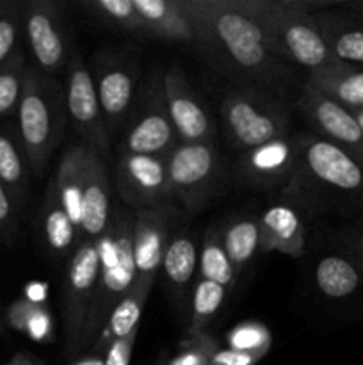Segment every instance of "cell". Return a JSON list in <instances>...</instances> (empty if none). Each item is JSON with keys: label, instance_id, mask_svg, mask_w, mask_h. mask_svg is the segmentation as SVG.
<instances>
[{"label": "cell", "instance_id": "cell-35", "mask_svg": "<svg viewBox=\"0 0 363 365\" xmlns=\"http://www.w3.org/2000/svg\"><path fill=\"white\" fill-rule=\"evenodd\" d=\"M228 346L237 351H269L270 335L262 324L248 323L235 327L228 335Z\"/></svg>", "mask_w": 363, "mask_h": 365}, {"label": "cell", "instance_id": "cell-9", "mask_svg": "<svg viewBox=\"0 0 363 365\" xmlns=\"http://www.w3.org/2000/svg\"><path fill=\"white\" fill-rule=\"evenodd\" d=\"M96 95L109 132L127 123L139 84V59L134 48H105L95 53L91 70Z\"/></svg>", "mask_w": 363, "mask_h": 365}, {"label": "cell", "instance_id": "cell-22", "mask_svg": "<svg viewBox=\"0 0 363 365\" xmlns=\"http://www.w3.org/2000/svg\"><path fill=\"white\" fill-rule=\"evenodd\" d=\"M308 84L345 109H363V70L345 63H333L308 71Z\"/></svg>", "mask_w": 363, "mask_h": 365}, {"label": "cell", "instance_id": "cell-25", "mask_svg": "<svg viewBox=\"0 0 363 365\" xmlns=\"http://www.w3.org/2000/svg\"><path fill=\"white\" fill-rule=\"evenodd\" d=\"M153 282L155 280L135 278L134 287L128 291V294L117 303L116 309L110 314L105 330H103L102 337L96 342L95 348H109L114 339L127 337L132 331L137 330L142 310H144L148 296L153 289Z\"/></svg>", "mask_w": 363, "mask_h": 365}, {"label": "cell", "instance_id": "cell-21", "mask_svg": "<svg viewBox=\"0 0 363 365\" xmlns=\"http://www.w3.org/2000/svg\"><path fill=\"white\" fill-rule=\"evenodd\" d=\"M134 4L144 21L148 38L196 45L194 27L180 0H134Z\"/></svg>", "mask_w": 363, "mask_h": 365}, {"label": "cell", "instance_id": "cell-30", "mask_svg": "<svg viewBox=\"0 0 363 365\" xmlns=\"http://www.w3.org/2000/svg\"><path fill=\"white\" fill-rule=\"evenodd\" d=\"M84 7L109 27L120 29L137 38H148L144 21L135 9L134 0H89Z\"/></svg>", "mask_w": 363, "mask_h": 365}, {"label": "cell", "instance_id": "cell-39", "mask_svg": "<svg viewBox=\"0 0 363 365\" xmlns=\"http://www.w3.org/2000/svg\"><path fill=\"white\" fill-rule=\"evenodd\" d=\"M265 351H237V349H224L214 355L210 365H256Z\"/></svg>", "mask_w": 363, "mask_h": 365}, {"label": "cell", "instance_id": "cell-7", "mask_svg": "<svg viewBox=\"0 0 363 365\" xmlns=\"http://www.w3.org/2000/svg\"><path fill=\"white\" fill-rule=\"evenodd\" d=\"M173 202L187 212L201 210L219 187L221 157L214 141L178 143L167 155Z\"/></svg>", "mask_w": 363, "mask_h": 365}, {"label": "cell", "instance_id": "cell-16", "mask_svg": "<svg viewBox=\"0 0 363 365\" xmlns=\"http://www.w3.org/2000/svg\"><path fill=\"white\" fill-rule=\"evenodd\" d=\"M178 217L174 202L134 212V260L137 278L155 280Z\"/></svg>", "mask_w": 363, "mask_h": 365}, {"label": "cell", "instance_id": "cell-3", "mask_svg": "<svg viewBox=\"0 0 363 365\" xmlns=\"http://www.w3.org/2000/svg\"><path fill=\"white\" fill-rule=\"evenodd\" d=\"M238 7L258 25L270 52L308 71L338 63L327 48L312 4L299 0H237Z\"/></svg>", "mask_w": 363, "mask_h": 365}, {"label": "cell", "instance_id": "cell-43", "mask_svg": "<svg viewBox=\"0 0 363 365\" xmlns=\"http://www.w3.org/2000/svg\"><path fill=\"white\" fill-rule=\"evenodd\" d=\"M356 18H358L359 21H363V4L358 6V14H356Z\"/></svg>", "mask_w": 363, "mask_h": 365}, {"label": "cell", "instance_id": "cell-31", "mask_svg": "<svg viewBox=\"0 0 363 365\" xmlns=\"http://www.w3.org/2000/svg\"><path fill=\"white\" fill-rule=\"evenodd\" d=\"M226 289L221 287L216 282L198 278V284L194 287V294H192L191 303V323H189L191 337L206 334V324L219 312L224 299H226Z\"/></svg>", "mask_w": 363, "mask_h": 365}, {"label": "cell", "instance_id": "cell-29", "mask_svg": "<svg viewBox=\"0 0 363 365\" xmlns=\"http://www.w3.org/2000/svg\"><path fill=\"white\" fill-rule=\"evenodd\" d=\"M317 289L324 296L342 299L359 287V271L351 260L340 255H327L315 267Z\"/></svg>", "mask_w": 363, "mask_h": 365}, {"label": "cell", "instance_id": "cell-42", "mask_svg": "<svg viewBox=\"0 0 363 365\" xmlns=\"http://www.w3.org/2000/svg\"><path fill=\"white\" fill-rule=\"evenodd\" d=\"M4 331H6V319H4V312L0 309V334H4Z\"/></svg>", "mask_w": 363, "mask_h": 365}, {"label": "cell", "instance_id": "cell-28", "mask_svg": "<svg viewBox=\"0 0 363 365\" xmlns=\"http://www.w3.org/2000/svg\"><path fill=\"white\" fill-rule=\"evenodd\" d=\"M198 273L203 280H210L219 284L226 291H230L237 282V271L231 266L223 246V232L212 227L205 232L199 248Z\"/></svg>", "mask_w": 363, "mask_h": 365}, {"label": "cell", "instance_id": "cell-34", "mask_svg": "<svg viewBox=\"0 0 363 365\" xmlns=\"http://www.w3.org/2000/svg\"><path fill=\"white\" fill-rule=\"evenodd\" d=\"M219 351V344L209 334L196 335L182 342L180 349L173 355L167 365H210L214 355Z\"/></svg>", "mask_w": 363, "mask_h": 365}, {"label": "cell", "instance_id": "cell-6", "mask_svg": "<svg viewBox=\"0 0 363 365\" xmlns=\"http://www.w3.org/2000/svg\"><path fill=\"white\" fill-rule=\"evenodd\" d=\"M283 98L238 84L221 102V121L230 148L248 150L290 134V110Z\"/></svg>", "mask_w": 363, "mask_h": 365}, {"label": "cell", "instance_id": "cell-14", "mask_svg": "<svg viewBox=\"0 0 363 365\" xmlns=\"http://www.w3.org/2000/svg\"><path fill=\"white\" fill-rule=\"evenodd\" d=\"M23 34L41 73H59L70 64L71 53L63 14L53 0L23 2Z\"/></svg>", "mask_w": 363, "mask_h": 365}, {"label": "cell", "instance_id": "cell-36", "mask_svg": "<svg viewBox=\"0 0 363 365\" xmlns=\"http://www.w3.org/2000/svg\"><path fill=\"white\" fill-rule=\"evenodd\" d=\"M18 228H20V210L0 182V242L11 245L16 239Z\"/></svg>", "mask_w": 363, "mask_h": 365}, {"label": "cell", "instance_id": "cell-33", "mask_svg": "<svg viewBox=\"0 0 363 365\" xmlns=\"http://www.w3.org/2000/svg\"><path fill=\"white\" fill-rule=\"evenodd\" d=\"M23 32V2L0 0V68L20 48Z\"/></svg>", "mask_w": 363, "mask_h": 365}, {"label": "cell", "instance_id": "cell-26", "mask_svg": "<svg viewBox=\"0 0 363 365\" xmlns=\"http://www.w3.org/2000/svg\"><path fill=\"white\" fill-rule=\"evenodd\" d=\"M223 246L237 274L248 266L260 248L258 216H237L223 230Z\"/></svg>", "mask_w": 363, "mask_h": 365}, {"label": "cell", "instance_id": "cell-40", "mask_svg": "<svg viewBox=\"0 0 363 365\" xmlns=\"http://www.w3.org/2000/svg\"><path fill=\"white\" fill-rule=\"evenodd\" d=\"M98 351L91 353V355H85L84 359H78L77 362L71 365H105V351L107 348H96Z\"/></svg>", "mask_w": 363, "mask_h": 365}, {"label": "cell", "instance_id": "cell-17", "mask_svg": "<svg viewBox=\"0 0 363 365\" xmlns=\"http://www.w3.org/2000/svg\"><path fill=\"white\" fill-rule=\"evenodd\" d=\"M112 217V187L109 178V164L82 145V237L84 241H98L110 225Z\"/></svg>", "mask_w": 363, "mask_h": 365}, {"label": "cell", "instance_id": "cell-32", "mask_svg": "<svg viewBox=\"0 0 363 365\" xmlns=\"http://www.w3.org/2000/svg\"><path fill=\"white\" fill-rule=\"evenodd\" d=\"M27 68V59L21 48H18L14 56L0 68V118L16 114L23 95Z\"/></svg>", "mask_w": 363, "mask_h": 365}, {"label": "cell", "instance_id": "cell-8", "mask_svg": "<svg viewBox=\"0 0 363 365\" xmlns=\"http://www.w3.org/2000/svg\"><path fill=\"white\" fill-rule=\"evenodd\" d=\"M162 75L159 71L149 75L137 98V106L125 123L120 152L167 157L178 145L177 132L166 107Z\"/></svg>", "mask_w": 363, "mask_h": 365}, {"label": "cell", "instance_id": "cell-11", "mask_svg": "<svg viewBox=\"0 0 363 365\" xmlns=\"http://www.w3.org/2000/svg\"><path fill=\"white\" fill-rule=\"evenodd\" d=\"M66 110L68 120L78 135L82 145L89 146L102 157L103 163H110V132L107 128L95 81L91 70L78 53H73L66 73Z\"/></svg>", "mask_w": 363, "mask_h": 365}, {"label": "cell", "instance_id": "cell-12", "mask_svg": "<svg viewBox=\"0 0 363 365\" xmlns=\"http://www.w3.org/2000/svg\"><path fill=\"white\" fill-rule=\"evenodd\" d=\"M299 153V134H288L242 153L231 168V178L241 187L255 191L287 187L298 170Z\"/></svg>", "mask_w": 363, "mask_h": 365}, {"label": "cell", "instance_id": "cell-23", "mask_svg": "<svg viewBox=\"0 0 363 365\" xmlns=\"http://www.w3.org/2000/svg\"><path fill=\"white\" fill-rule=\"evenodd\" d=\"M28 178H31V170L18 139L16 128L4 125L0 127V182L7 189L18 210L27 205Z\"/></svg>", "mask_w": 363, "mask_h": 365}, {"label": "cell", "instance_id": "cell-44", "mask_svg": "<svg viewBox=\"0 0 363 365\" xmlns=\"http://www.w3.org/2000/svg\"><path fill=\"white\" fill-rule=\"evenodd\" d=\"M359 250H362V255H363V235L362 239H359Z\"/></svg>", "mask_w": 363, "mask_h": 365}, {"label": "cell", "instance_id": "cell-19", "mask_svg": "<svg viewBox=\"0 0 363 365\" xmlns=\"http://www.w3.org/2000/svg\"><path fill=\"white\" fill-rule=\"evenodd\" d=\"M260 253H283L299 257L306 252V232L298 210L288 205H273L258 216Z\"/></svg>", "mask_w": 363, "mask_h": 365}, {"label": "cell", "instance_id": "cell-2", "mask_svg": "<svg viewBox=\"0 0 363 365\" xmlns=\"http://www.w3.org/2000/svg\"><path fill=\"white\" fill-rule=\"evenodd\" d=\"M298 170L285 196L302 209L322 210L342 200L363 202V166L315 134H299Z\"/></svg>", "mask_w": 363, "mask_h": 365}, {"label": "cell", "instance_id": "cell-13", "mask_svg": "<svg viewBox=\"0 0 363 365\" xmlns=\"http://www.w3.org/2000/svg\"><path fill=\"white\" fill-rule=\"evenodd\" d=\"M116 191L121 202L134 210L171 203L167 157L120 152L116 160Z\"/></svg>", "mask_w": 363, "mask_h": 365}, {"label": "cell", "instance_id": "cell-18", "mask_svg": "<svg viewBox=\"0 0 363 365\" xmlns=\"http://www.w3.org/2000/svg\"><path fill=\"white\" fill-rule=\"evenodd\" d=\"M162 81L167 113L177 132L178 143L210 141L214 135L212 121L198 96L192 93L180 68H169L162 75Z\"/></svg>", "mask_w": 363, "mask_h": 365}, {"label": "cell", "instance_id": "cell-1", "mask_svg": "<svg viewBox=\"0 0 363 365\" xmlns=\"http://www.w3.org/2000/svg\"><path fill=\"white\" fill-rule=\"evenodd\" d=\"M196 32V48L214 68L251 88L283 98L295 86L294 68L274 56L258 25L237 0H180Z\"/></svg>", "mask_w": 363, "mask_h": 365}, {"label": "cell", "instance_id": "cell-37", "mask_svg": "<svg viewBox=\"0 0 363 365\" xmlns=\"http://www.w3.org/2000/svg\"><path fill=\"white\" fill-rule=\"evenodd\" d=\"M38 309L39 307L32 303L31 299H18L4 312V319L13 330H28V324L38 316Z\"/></svg>", "mask_w": 363, "mask_h": 365}, {"label": "cell", "instance_id": "cell-41", "mask_svg": "<svg viewBox=\"0 0 363 365\" xmlns=\"http://www.w3.org/2000/svg\"><path fill=\"white\" fill-rule=\"evenodd\" d=\"M351 114H352V116H354V120L358 121V125H359V127H362V130H363V109L351 110Z\"/></svg>", "mask_w": 363, "mask_h": 365}, {"label": "cell", "instance_id": "cell-5", "mask_svg": "<svg viewBox=\"0 0 363 365\" xmlns=\"http://www.w3.org/2000/svg\"><path fill=\"white\" fill-rule=\"evenodd\" d=\"M100 273L95 298L85 321L82 348H93L102 337L110 314L128 294L137 278L134 260V212L112 214L105 234L98 239Z\"/></svg>", "mask_w": 363, "mask_h": 365}, {"label": "cell", "instance_id": "cell-15", "mask_svg": "<svg viewBox=\"0 0 363 365\" xmlns=\"http://www.w3.org/2000/svg\"><path fill=\"white\" fill-rule=\"evenodd\" d=\"M295 107L310 121L312 134L333 143L363 166V130L351 110L305 82Z\"/></svg>", "mask_w": 363, "mask_h": 365}, {"label": "cell", "instance_id": "cell-27", "mask_svg": "<svg viewBox=\"0 0 363 365\" xmlns=\"http://www.w3.org/2000/svg\"><path fill=\"white\" fill-rule=\"evenodd\" d=\"M198 259L199 250L194 237L189 232H177L167 245L160 271L174 289H185L198 271Z\"/></svg>", "mask_w": 363, "mask_h": 365}, {"label": "cell", "instance_id": "cell-4", "mask_svg": "<svg viewBox=\"0 0 363 365\" xmlns=\"http://www.w3.org/2000/svg\"><path fill=\"white\" fill-rule=\"evenodd\" d=\"M66 123V93L60 82L36 66H28L16 110V134L31 175L41 177L63 141Z\"/></svg>", "mask_w": 363, "mask_h": 365}, {"label": "cell", "instance_id": "cell-10", "mask_svg": "<svg viewBox=\"0 0 363 365\" xmlns=\"http://www.w3.org/2000/svg\"><path fill=\"white\" fill-rule=\"evenodd\" d=\"M100 273L98 241H82L71 253L64 278L63 316L68 356L80 353L85 321L95 298Z\"/></svg>", "mask_w": 363, "mask_h": 365}, {"label": "cell", "instance_id": "cell-20", "mask_svg": "<svg viewBox=\"0 0 363 365\" xmlns=\"http://www.w3.org/2000/svg\"><path fill=\"white\" fill-rule=\"evenodd\" d=\"M313 20L335 59L363 70V21L333 11H313Z\"/></svg>", "mask_w": 363, "mask_h": 365}, {"label": "cell", "instance_id": "cell-38", "mask_svg": "<svg viewBox=\"0 0 363 365\" xmlns=\"http://www.w3.org/2000/svg\"><path fill=\"white\" fill-rule=\"evenodd\" d=\"M137 334L139 328L132 331L130 335H127V337L114 339L105 351V365H130Z\"/></svg>", "mask_w": 363, "mask_h": 365}, {"label": "cell", "instance_id": "cell-24", "mask_svg": "<svg viewBox=\"0 0 363 365\" xmlns=\"http://www.w3.org/2000/svg\"><path fill=\"white\" fill-rule=\"evenodd\" d=\"M39 223H41V237L52 255L71 257L78 242H82L80 234L71 223L70 216L63 209L59 198L50 185L46 187L41 210H39Z\"/></svg>", "mask_w": 363, "mask_h": 365}]
</instances>
